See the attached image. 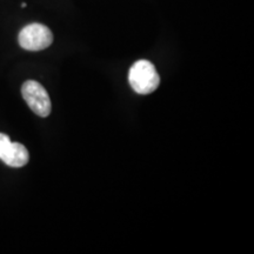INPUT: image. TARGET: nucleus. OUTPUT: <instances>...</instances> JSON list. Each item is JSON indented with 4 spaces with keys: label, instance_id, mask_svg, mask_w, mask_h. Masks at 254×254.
<instances>
[{
    "label": "nucleus",
    "instance_id": "nucleus-1",
    "mask_svg": "<svg viewBox=\"0 0 254 254\" xmlns=\"http://www.w3.org/2000/svg\"><path fill=\"white\" fill-rule=\"evenodd\" d=\"M128 81L138 94H150L158 88L160 78L153 64L148 60H139L129 69Z\"/></svg>",
    "mask_w": 254,
    "mask_h": 254
},
{
    "label": "nucleus",
    "instance_id": "nucleus-2",
    "mask_svg": "<svg viewBox=\"0 0 254 254\" xmlns=\"http://www.w3.org/2000/svg\"><path fill=\"white\" fill-rule=\"evenodd\" d=\"M21 94L28 107L37 116L41 118H46L50 116L52 105H51L50 95L43 85L36 80H27L21 87Z\"/></svg>",
    "mask_w": 254,
    "mask_h": 254
},
{
    "label": "nucleus",
    "instance_id": "nucleus-3",
    "mask_svg": "<svg viewBox=\"0 0 254 254\" xmlns=\"http://www.w3.org/2000/svg\"><path fill=\"white\" fill-rule=\"evenodd\" d=\"M19 45L27 51H41L51 46L53 34L49 27L41 24H30L20 31Z\"/></svg>",
    "mask_w": 254,
    "mask_h": 254
},
{
    "label": "nucleus",
    "instance_id": "nucleus-4",
    "mask_svg": "<svg viewBox=\"0 0 254 254\" xmlns=\"http://www.w3.org/2000/svg\"><path fill=\"white\" fill-rule=\"evenodd\" d=\"M28 151L26 150L24 145L19 144V142H11L7 152L1 159L4 163L9 167H23L28 163Z\"/></svg>",
    "mask_w": 254,
    "mask_h": 254
},
{
    "label": "nucleus",
    "instance_id": "nucleus-5",
    "mask_svg": "<svg viewBox=\"0 0 254 254\" xmlns=\"http://www.w3.org/2000/svg\"><path fill=\"white\" fill-rule=\"evenodd\" d=\"M11 139L4 133H0V159L4 158V155L7 152L9 145H11Z\"/></svg>",
    "mask_w": 254,
    "mask_h": 254
}]
</instances>
